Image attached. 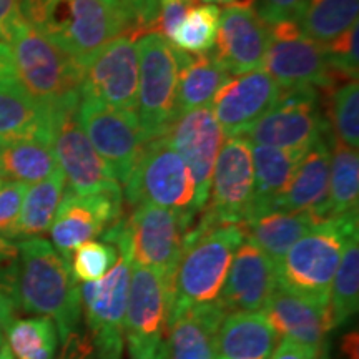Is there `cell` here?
Returning <instances> with one entry per match:
<instances>
[{
	"label": "cell",
	"mask_w": 359,
	"mask_h": 359,
	"mask_svg": "<svg viewBox=\"0 0 359 359\" xmlns=\"http://www.w3.org/2000/svg\"><path fill=\"white\" fill-rule=\"evenodd\" d=\"M245 241L241 224H206L188 231L168 285V326L188 309L217 303L236 250Z\"/></svg>",
	"instance_id": "obj_1"
},
{
	"label": "cell",
	"mask_w": 359,
	"mask_h": 359,
	"mask_svg": "<svg viewBox=\"0 0 359 359\" xmlns=\"http://www.w3.org/2000/svg\"><path fill=\"white\" fill-rule=\"evenodd\" d=\"M15 299L24 313L47 316L55 323L60 341L75 331L82 320L80 286L69 263L42 236L20 238Z\"/></svg>",
	"instance_id": "obj_2"
},
{
	"label": "cell",
	"mask_w": 359,
	"mask_h": 359,
	"mask_svg": "<svg viewBox=\"0 0 359 359\" xmlns=\"http://www.w3.org/2000/svg\"><path fill=\"white\" fill-rule=\"evenodd\" d=\"M19 12L32 29L82 65L130 30L128 22L102 0H19Z\"/></svg>",
	"instance_id": "obj_3"
},
{
	"label": "cell",
	"mask_w": 359,
	"mask_h": 359,
	"mask_svg": "<svg viewBox=\"0 0 359 359\" xmlns=\"http://www.w3.org/2000/svg\"><path fill=\"white\" fill-rule=\"evenodd\" d=\"M354 231H358V213L321 219L276 264L278 285L296 294L330 303L344 245Z\"/></svg>",
	"instance_id": "obj_4"
},
{
	"label": "cell",
	"mask_w": 359,
	"mask_h": 359,
	"mask_svg": "<svg viewBox=\"0 0 359 359\" xmlns=\"http://www.w3.org/2000/svg\"><path fill=\"white\" fill-rule=\"evenodd\" d=\"M193 224V215L155 205H137L128 218H120L102 238L118 253L127 255L132 263L163 273L170 285Z\"/></svg>",
	"instance_id": "obj_5"
},
{
	"label": "cell",
	"mask_w": 359,
	"mask_h": 359,
	"mask_svg": "<svg viewBox=\"0 0 359 359\" xmlns=\"http://www.w3.org/2000/svg\"><path fill=\"white\" fill-rule=\"evenodd\" d=\"M19 82L40 103L55 109L80 98L83 65L19 17L7 40Z\"/></svg>",
	"instance_id": "obj_6"
},
{
	"label": "cell",
	"mask_w": 359,
	"mask_h": 359,
	"mask_svg": "<svg viewBox=\"0 0 359 359\" xmlns=\"http://www.w3.org/2000/svg\"><path fill=\"white\" fill-rule=\"evenodd\" d=\"M137 116L145 143L163 137L178 118L177 87L182 52L155 30L137 39Z\"/></svg>",
	"instance_id": "obj_7"
},
{
	"label": "cell",
	"mask_w": 359,
	"mask_h": 359,
	"mask_svg": "<svg viewBox=\"0 0 359 359\" xmlns=\"http://www.w3.org/2000/svg\"><path fill=\"white\" fill-rule=\"evenodd\" d=\"M123 188V198L130 206L155 205L193 217L198 215L193 175L165 137L143 145Z\"/></svg>",
	"instance_id": "obj_8"
},
{
	"label": "cell",
	"mask_w": 359,
	"mask_h": 359,
	"mask_svg": "<svg viewBox=\"0 0 359 359\" xmlns=\"http://www.w3.org/2000/svg\"><path fill=\"white\" fill-rule=\"evenodd\" d=\"M262 67L283 90H331L338 75L326 60L325 45L306 37L296 20L269 25V37Z\"/></svg>",
	"instance_id": "obj_9"
},
{
	"label": "cell",
	"mask_w": 359,
	"mask_h": 359,
	"mask_svg": "<svg viewBox=\"0 0 359 359\" xmlns=\"http://www.w3.org/2000/svg\"><path fill=\"white\" fill-rule=\"evenodd\" d=\"M80 98L53 109L52 150L65 175L69 190L77 195L123 196L122 185L100 158L77 120Z\"/></svg>",
	"instance_id": "obj_10"
},
{
	"label": "cell",
	"mask_w": 359,
	"mask_h": 359,
	"mask_svg": "<svg viewBox=\"0 0 359 359\" xmlns=\"http://www.w3.org/2000/svg\"><path fill=\"white\" fill-rule=\"evenodd\" d=\"M130 269L132 259L118 253L115 266L105 276L80 286V299L95 359H123Z\"/></svg>",
	"instance_id": "obj_11"
},
{
	"label": "cell",
	"mask_w": 359,
	"mask_h": 359,
	"mask_svg": "<svg viewBox=\"0 0 359 359\" xmlns=\"http://www.w3.org/2000/svg\"><path fill=\"white\" fill-rule=\"evenodd\" d=\"M330 132L320 92L316 88H293L283 90L275 105L243 137L251 145L309 150Z\"/></svg>",
	"instance_id": "obj_12"
},
{
	"label": "cell",
	"mask_w": 359,
	"mask_h": 359,
	"mask_svg": "<svg viewBox=\"0 0 359 359\" xmlns=\"http://www.w3.org/2000/svg\"><path fill=\"white\" fill-rule=\"evenodd\" d=\"M77 120L116 182L125 185L145 145L137 114L80 95Z\"/></svg>",
	"instance_id": "obj_13"
},
{
	"label": "cell",
	"mask_w": 359,
	"mask_h": 359,
	"mask_svg": "<svg viewBox=\"0 0 359 359\" xmlns=\"http://www.w3.org/2000/svg\"><path fill=\"white\" fill-rule=\"evenodd\" d=\"M253 156L243 135L226 138L215 161L208 201L201 222L206 224H243L253 200Z\"/></svg>",
	"instance_id": "obj_14"
},
{
	"label": "cell",
	"mask_w": 359,
	"mask_h": 359,
	"mask_svg": "<svg viewBox=\"0 0 359 359\" xmlns=\"http://www.w3.org/2000/svg\"><path fill=\"white\" fill-rule=\"evenodd\" d=\"M168 306L167 276L132 263L125 309V343L130 358L154 351L163 343L168 330Z\"/></svg>",
	"instance_id": "obj_15"
},
{
	"label": "cell",
	"mask_w": 359,
	"mask_h": 359,
	"mask_svg": "<svg viewBox=\"0 0 359 359\" xmlns=\"http://www.w3.org/2000/svg\"><path fill=\"white\" fill-rule=\"evenodd\" d=\"M133 34L125 32L103 45L83 65L80 95L97 98L114 109L137 114L138 48Z\"/></svg>",
	"instance_id": "obj_16"
},
{
	"label": "cell",
	"mask_w": 359,
	"mask_h": 359,
	"mask_svg": "<svg viewBox=\"0 0 359 359\" xmlns=\"http://www.w3.org/2000/svg\"><path fill=\"white\" fill-rule=\"evenodd\" d=\"M163 137L190 168L195 180V206L198 213L203 212L208 201L215 161L226 138L215 118L212 107H200L180 114Z\"/></svg>",
	"instance_id": "obj_17"
},
{
	"label": "cell",
	"mask_w": 359,
	"mask_h": 359,
	"mask_svg": "<svg viewBox=\"0 0 359 359\" xmlns=\"http://www.w3.org/2000/svg\"><path fill=\"white\" fill-rule=\"evenodd\" d=\"M123 196L114 195H77L67 190L62 196L50 235L60 257L69 263L74 250L85 241L102 236L111 224L122 218Z\"/></svg>",
	"instance_id": "obj_18"
},
{
	"label": "cell",
	"mask_w": 359,
	"mask_h": 359,
	"mask_svg": "<svg viewBox=\"0 0 359 359\" xmlns=\"http://www.w3.org/2000/svg\"><path fill=\"white\" fill-rule=\"evenodd\" d=\"M281 95V88L266 74L255 69L228 79L213 98V114L224 137L245 135Z\"/></svg>",
	"instance_id": "obj_19"
},
{
	"label": "cell",
	"mask_w": 359,
	"mask_h": 359,
	"mask_svg": "<svg viewBox=\"0 0 359 359\" xmlns=\"http://www.w3.org/2000/svg\"><path fill=\"white\" fill-rule=\"evenodd\" d=\"M278 341L290 339L313 349L326 359V336L330 334V303L316 302L278 285L262 309Z\"/></svg>",
	"instance_id": "obj_20"
},
{
	"label": "cell",
	"mask_w": 359,
	"mask_h": 359,
	"mask_svg": "<svg viewBox=\"0 0 359 359\" xmlns=\"http://www.w3.org/2000/svg\"><path fill=\"white\" fill-rule=\"evenodd\" d=\"M269 37V25L255 11L253 2L230 4L219 12L215 55L230 75L259 69Z\"/></svg>",
	"instance_id": "obj_21"
},
{
	"label": "cell",
	"mask_w": 359,
	"mask_h": 359,
	"mask_svg": "<svg viewBox=\"0 0 359 359\" xmlns=\"http://www.w3.org/2000/svg\"><path fill=\"white\" fill-rule=\"evenodd\" d=\"M278 286L276 266L251 241L236 250L218 302L224 311H262Z\"/></svg>",
	"instance_id": "obj_22"
},
{
	"label": "cell",
	"mask_w": 359,
	"mask_h": 359,
	"mask_svg": "<svg viewBox=\"0 0 359 359\" xmlns=\"http://www.w3.org/2000/svg\"><path fill=\"white\" fill-rule=\"evenodd\" d=\"M53 109L27 92L17 77L0 79V143L43 140L52 145Z\"/></svg>",
	"instance_id": "obj_23"
},
{
	"label": "cell",
	"mask_w": 359,
	"mask_h": 359,
	"mask_svg": "<svg viewBox=\"0 0 359 359\" xmlns=\"http://www.w3.org/2000/svg\"><path fill=\"white\" fill-rule=\"evenodd\" d=\"M330 160L331 132L311 145L306 155L303 156L302 163L296 168L290 185L273 201L269 210L313 212L320 218V212L327 198V187H330Z\"/></svg>",
	"instance_id": "obj_24"
},
{
	"label": "cell",
	"mask_w": 359,
	"mask_h": 359,
	"mask_svg": "<svg viewBox=\"0 0 359 359\" xmlns=\"http://www.w3.org/2000/svg\"><path fill=\"white\" fill-rule=\"evenodd\" d=\"M278 344L263 311L224 314L217 333V359H268Z\"/></svg>",
	"instance_id": "obj_25"
},
{
	"label": "cell",
	"mask_w": 359,
	"mask_h": 359,
	"mask_svg": "<svg viewBox=\"0 0 359 359\" xmlns=\"http://www.w3.org/2000/svg\"><path fill=\"white\" fill-rule=\"evenodd\" d=\"M224 314L219 302L183 313L168 326V359H217V333Z\"/></svg>",
	"instance_id": "obj_26"
},
{
	"label": "cell",
	"mask_w": 359,
	"mask_h": 359,
	"mask_svg": "<svg viewBox=\"0 0 359 359\" xmlns=\"http://www.w3.org/2000/svg\"><path fill=\"white\" fill-rule=\"evenodd\" d=\"M320 222L321 219L313 212L269 210L246 219L241 226L245 240L257 245L276 266L291 246Z\"/></svg>",
	"instance_id": "obj_27"
},
{
	"label": "cell",
	"mask_w": 359,
	"mask_h": 359,
	"mask_svg": "<svg viewBox=\"0 0 359 359\" xmlns=\"http://www.w3.org/2000/svg\"><path fill=\"white\" fill-rule=\"evenodd\" d=\"M306 151L308 150H286V148L276 147L251 145L255 185L253 200H251V208L246 219L271 208L273 201L290 185L291 178Z\"/></svg>",
	"instance_id": "obj_28"
},
{
	"label": "cell",
	"mask_w": 359,
	"mask_h": 359,
	"mask_svg": "<svg viewBox=\"0 0 359 359\" xmlns=\"http://www.w3.org/2000/svg\"><path fill=\"white\" fill-rule=\"evenodd\" d=\"M228 77L230 74L219 64L215 52H206L195 57L182 52L177 87L178 115L212 105L215 95Z\"/></svg>",
	"instance_id": "obj_29"
},
{
	"label": "cell",
	"mask_w": 359,
	"mask_h": 359,
	"mask_svg": "<svg viewBox=\"0 0 359 359\" xmlns=\"http://www.w3.org/2000/svg\"><path fill=\"white\" fill-rule=\"evenodd\" d=\"M359 201V156L358 150L343 145L331 137L330 187L327 198L323 205L320 218L343 217L358 213Z\"/></svg>",
	"instance_id": "obj_30"
},
{
	"label": "cell",
	"mask_w": 359,
	"mask_h": 359,
	"mask_svg": "<svg viewBox=\"0 0 359 359\" xmlns=\"http://www.w3.org/2000/svg\"><path fill=\"white\" fill-rule=\"evenodd\" d=\"M65 175L58 167L47 178L27 188L13 238L42 236L50 230L53 217L65 191Z\"/></svg>",
	"instance_id": "obj_31"
},
{
	"label": "cell",
	"mask_w": 359,
	"mask_h": 359,
	"mask_svg": "<svg viewBox=\"0 0 359 359\" xmlns=\"http://www.w3.org/2000/svg\"><path fill=\"white\" fill-rule=\"evenodd\" d=\"M58 168L52 145L43 140L0 143V178L34 185Z\"/></svg>",
	"instance_id": "obj_32"
},
{
	"label": "cell",
	"mask_w": 359,
	"mask_h": 359,
	"mask_svg": "<svg viewBox=\"0 0 359 359\" xmlns=\"http://www.w3.org/2000/svg\"><path fill=\"white\" fill-rule=\"evenodd\" d=\"M359 0H306L294 17L306 37L327 43L358 24Z\"/></svg>",
	"instance_id": "obj_33"
},
{
	"label": "cell",
	"mask_w": 359,
	"mask_h": 359,
	"mask_svg": "<svg viewBox=\"0 0 359 359\" xmlns=\"http://www.w3.org/2000/svg\"><path fill=\"white\" fill-rule=\"evenodd\" d=\"M359 308V241L358 231L348 238L343 257L331 285V327H341L351 320Z\"/></svg>",
	"instance_id": "obj_34"
},
{
	"label": "cell",
	"mask_w": 359,
	"mask_h": 359,
	"mask_svg": "<svg viewBox=\"0 0 359 359\" xmlns=\"http://www.w3.org/2000/svg\"><path fill=\"white\" fill-rule=\"evenodd\" d=\"M4 331L15 359H55L58 333L50 318H15Z\"/></svg>",
	"instance_id": "obj_35"
},
{
	"label": "cell",
	"mask_w": 359,
	"mask_h": 359,
	"mask_svg": "<svg viewBox=\"0 0 359 359\" xmlns=\"http://www.w3.org/2000/svg\"><path fill=\"white\" fill-rule=\"evenodd\" d=\"M219 25V8L213 4L188 8L185 19L173 35L172 45L177 50L201 55L212 52L217 42Z\"/></svg>",
	"instance_id": "obj_36"
},
{
	"label": "cell",
	"mask_w": 359,
	"mask_h": 359,
	"mask_svg": "<svg viewBox=\"0 0 359 359\" xmlns=\"http://www.w3.org/2000/svg\"><path fill=\"white\" fill-rule=\"evenodd\" d=\"M327 123L334 138L353 150L359 148V87L358 80L331 88Z\"/></svg>",
	"instance_id": "obj_37"
},
{
	"label": "cell",
	"mask_w": 359,
	"mask_h": 359,
	"mask_svg": "<svg viewBox=\"0 0 359 359\" xmlns=\"http://www.w3.org/2000/svg\"><path fill=\"white\" fill-rule=\"evenodd\" d=\"M118 250L107 241L90 240L79 245L70 257V271L77 283L100 280L115 266Z\"/></svg>",
	"instance_id": "obj_38"
},
{
	"label": "cell",
	"mask_w": 359,
	"mask_h": 359,
	"mask_svg": "<svg viewBox=\"0 0 359 359\" xmlns=\"http://www.w3.org/2000/svg\"><path fill=\"white\" fill-rule=\"evenodd\" d=\"M358 24L349 27L331 42L325 45L326 60L331 70L338 77H346L349 80H358L359 70V53H358Z\"/></svg>",
	"instance_id": "obj_39"
},
{
	"label": "cell",
	"mask_w": 359,
	"mask_h": 359,
	"mask_svg": "<svg viewBox=\"0 0 359 359\" xmlns=\"http://www.w3.org/2000/svg\"><path fill=\"white\" fill-rule=\"evenodd\" d=\"M29 185L20 182H6L0 185V235L13 240L15 224Z\"/></svg>",
	"instance_id": "obj_40"
},
{
	"label": "cell",
	"mask_w": 359,
	"mask_h": 359,
	"mask_svg": "<svg viewBox=\"0 0 359 359\" xmlns=\"http://www.w3.org/2000/svg\"><path fill=\"white\" fill-rule=\"evenodd\" d=\"M122 11L130 25V34L140 37L156 27L160 0H120Z\"/></svg>",
	"instance_id": "obj_41"
},
{
	"label": "cell",
	"mask_w": 359,
	"mask_h": 359,
	"mask_svg": "<svg viewBox=\"0 0 359 359\" xmlns=\"http://www.w3.org/2000/svg\"><path fill=\"white\" fill-rule=\"evenodd\" d=\"M17 266H19V248L11 238L0 235V299H15Z\"/></svg>",
	"instance_id": "obj_42"
},
{
	"label": "cell",
	"mask_w": 359,
	"mask_h": 359,
	"mask_svg": "<svg viewBox=\"0 0 359 359\" xmlns=\"http://www.w3.org/2000/svg\"><path fill=\"white\" fill-rule=\"evenodd\" d=\"M304 2L306 0H255L253 7L263 22L273 25L283 20H294Z\"/></svg>",
	"instance_id": "obj_43"
},
{
	"label": "cell",
	"mask_w": 359,
	"mask_h": 359,
	"mask_svg": "<svg viewBox=\"0 0 359 359\" xmlns=\"http://www.w3.org/2000/svg\"><path fill=\"white\" fill-rule=\"evenodd\" d=\"M188 8H190V4H187L185 0H160L158 20H156L155 32L163 35L172 43L173 35L183 19H185Z\"/></svg>",
	"instance_id": "obj_44"
},
{
	"label": "cell",
	"mask_w": 359,
	"mask_h": 359,
	"mask_svg": "<svg viewBox=\"0 0 359 359\" xmlns=\"http://www.w3.org/2000/svg\"><path fill=\"white\" fill-rule=\"evenodd\" d=\"M268 359H323L320 354L314 353L313 349L302 344H296L290 339H280L278 341L275 351Z\"/></svg>",
	"instance_id": "obj_45"
},
{
	"label": "cell",
	"mask_w": 359,
	"mask_h": 359,
	"mask_svg": "<svg viewBox=\"0 0 359 359\" xmlns=\"http://www.w3.org/2000/svg\"><path fill=\"white\" fill-rule=\"evenodd\" d=\"M20 17L19 0H0V40L7 42L11 32Z\"/></svg>",
	"instance_id": "obj_46"
},
{
	"label": "cell",
	"mask_w": 359,
	"mask_h": 359,
	"mask_svg": "<svg viewBox=\"0 0 359 359\" xmlns=\"http://www.w3.org/2000/svg\"><path fill=\"white\" fill-rule=\"evenodd\" d=\"M17 77L15 64H13V57L11 47L6 42L0 40V79Z\"/></svg>",
	"instance_id": "obj_47"
},
{
	"label": "cell",
	"mask_w": 359,
	"mask_h": 359,
	"mask_svg": "<svg viewBox=\"0 0 359 359\" xmlns=\"http://www.w3.org/2000/svg\"><path fill=\"white\" fill-rule=\"evenodd\" d=\"M343 349L349 359H358V334H349L343 341Z\"/></svg>",
	"instance_id": "obj_48"
},
{
	"label": "cell",
	"mask_w": 359,
	"mask_h": 359,
	"mask_svg": "<svg viewBox=\"0 0 359 359\" xmlns=\"http://www.w3.org/2000/svg\"><path fill=\"white\" fill-rule=\"evenodd\" d=\"M130 359H168L167 343L163 341V343H161L156 349H154V351L140 354V356H135V358H130Z\"/></svg>",
	"instance_id": "obj_49"
},
{
	"label": "cell",
	"mask_w": 359,
	"mask_h": 359,
	"mask_svg": "<svg viewBox=\"0 0 359 359\" xmlns=\"http://www.w3.org/2000/svg\"><path fill=\"white\" fill-rule=\"evenodd\" d=\"M102 2L105 4V6L109 7V8H111V11L118 13V15H122L125 20H127V17H125V13H123V11H122V4H120V0H102ZM127 22H128V20H127Z\"/></svg>",
	"instance_id": "obj_50"
},
{
	"label": "cell",
	"mask_w": 359,
	"mask_h": 359,
	"mask_svg": "<svg viewBox=\"0 0 359 359\" xmlns=\"http://www.w3.org/2000/svg\"><path fill=\"white\" fill-rule=\"evenodd\" d=\"M0 359H15L7 343H4L2 346H0Z\"/></svg>",
	"instance_id": "obj_51"
},
{
	"label": "cell",
	"mask_w": 359,
	"mask_h": 359,
	"mask_svg": "<svg viewBox=\"0 0 359 359\" xmlns=\"http://www.w3.org/2000/svg\"><path fill=\"white\" fill-rule=\"evenodd\" d=\"M208 2L222 4V6H230V4H235V2H238V0H208Z\"/></svg>",
	"instance_id": "obj_52"
},
{
	"label": "cell",
	"mask_w": 359,
	"mask_h": 359,
	"mask_svg": "<svg viewBox=\"0 0 359 359\" xmlns=\"http://www.w3.org/2000/svg\"><path fill=\"white\" fill-rule=\"evenodd\" d=\"M187 4H193V2H200V0H185Z\"/></svg>",
	"instance_id": "obj_53"
},
{
	"label": "cell",
	"mask_w": 359,
	"mask_h": 359,
	"mask_svg": "<svg viewBox=\"0 0 359 359\" xmlns=\"http://www.w3.org/2000/svg\"><path fill=\"white\" fill-rule=\"evenodd\" d=\"M4 344V339H2V331H0V346Z\"/></svg>",
	"instance_id": "obj_54"
},
{
	"label": "cell",
	"mask_w": 359,
	"mask_h": 359,
	"mask_svg": "<svg viewBox=\"0 0 359 359\" xmlns=\"http://www.w3.org/2000/svg\"><path fill=\"white\" fill-rule=\"evenodd\" d=\"M2 183H4V180H2V178H0V185H2Z\"/></svg>",
	"instance_id": "obj_55"
},
{
	"label": "cell",
	"mask_w": 359,
	"mask_h": 359,
	"mask_svg": "<svg viewBox=\"0 0 359 359\" xmlns=\"http://www.w3.org/2000/svg\"><path fill=\"white\" fill-rule=\"evenodd\" d=\"M87 359H95V358H93V356H90V358H87Z\"/></svg>",
	"instance_id": "obj_56"
}]
</instances>
